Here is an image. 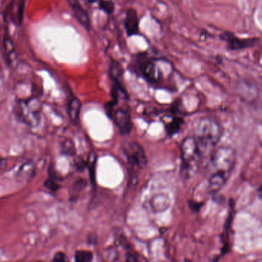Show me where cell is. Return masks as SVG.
<instances>
[{
	"label": "cell",
	"instance_id": "obj_1",
	"mask_svg": "<svg viewBox=\"0 0 262 262\" xmlns=\"http://www.w3.org/2000/svg\"><path fill=\"white\" fill-rule=\"evenodd\" d=\"M237 163L233 148L221 146L212 152L207 165V186L210 193L221 190L230 178Z\"/></svg>",
	"mask_w": 262,
	"mask_h": 262
},
{
	"label": "cell",
	"instance_id": "obj_2",
	"mask_svg": "<svg viewBox=\"0 0 262 262\" xmlns=\"http://www.w3.org/2000/svg\"><path fill=\"white\" fill-rule=\"evenodd\" d=\"M223 134V127L215 118L205 117L197 121L194 127L193 137L203 157L212 154L221 140Z\"/></svg>",
	"mask_w": 262,
	"mask_h": 262
},
{
	"label": "cell",
	"instance_id": "obj_3",
	"mask_svg": "<svg viewBox=\"0 0 262 262\" xmlns=\"http://www.w3.org/2000/svg\"><path fill=\"white\" fill-rule=\"evenodd\" d=\"M182 175L185 178L193 177L199 169L203 156L194 137H187L181 144Z\"/></svg>",
	"mask_w": 262,
	"mask_h": 262
},
{
	"label": "cell",
	"instance_id": "obj_4",
	"mask_svg": "<svg viewBox=\"0 0 262 262\" xmlns=\"http://www.w3.org/2000/svg\"><path fill=\"white\" fill-rule=\"evenodd\" d=\"M41 104L36 98L18 100L14 107L17 120L29 127L38 126L41 121Z\"/></svg>",
	"mask_w": 262,
	"mask_h": 262
},
{
	"label": "cell",
	"instance_id": "obj_5",
	"mask_svg": "<svg viewBox=\"0 0 262 262\" xmlns=\"http://www.w3.org/2000/svg\"><path fill=\"white\" fill-rule=\"evenodd\" d=\"M122 157L126 163L130 175L135 176L137 172L146 167L147 158L144 149L136 142H128L123 145L121 149Z\"/></svg>",
	"mask_w": 262,
	"mask_h": 262
},
{
	"label": "cell",
	"instance_id": "obj_6",
	"mask_svg": "<svg viewBox=\"0 0 262 262\" xmlns=\"http://www.w3.org/2000/svg\"><path fill=\"white\" fill-rule=\"evenodd\" d=\"M163 64L158 59H143L139 68L143 76L146 81L155 85L164 84L166 78L170 77V70L163 71Z\"/></svg>",
	"mask_w": 262,
	"mask_h": 262
},
{
	"label": "cell",
	"instance_id": "obj_7",
	"mask_svg": "<svg viewBox=\"0 0 262 262\" xmlns=\"http://www.w3.org/2000/svg\"><path fill=\"white\" fill-rule=\"evenodd\" d=\"M107 112L109 116L113 119L116 127L122 134H128L132 128V120L129 110L125 107L115 108L109 104Z\"/></svg>",
	"mask_w": 262,
	"mask_h": 262
},
{
	"label": "cell",
	"instance_id": "obj_8",
	"mask_svg": "<svg viewBox=\"0 0 262 262\" xmlns=\"http://www.w3.org/2000/svg\"><path fill=\"white\" fill-rule=\"evenodd\" d=\"M221 40L227 43V48L229 50L238 51L252 47L256 44L258 41V38H240L235 36L233 33L230 32H223L221 35Z\"/></svg>",
	"mask_w": 262,
	"mask_h": 262
},
{
	"label": "cell",
	"instance_id": "obj_9",
	"mask_svg": "<svg viewBox=\"0 0 262 262\" xmlns=\"http://www.w3.org/2000/svg\"><path fill=\"white\" fill-rule=\"evenodd\" d=\"M124 26L129 37L139 35V18L138 12L133 8H131L126 12Z\"/></svg>",
	"mask_w": 262,
	"mask_h": 262
},
{
	"label": "cell",
	"instance_id": "obj_10",
	"mask_svg": "<svg viewBox=\"0 0 262 262\" xmlns=\"http://www.w3.org/2000/svg\"><path fill=\"white\" fill-rule=\"evenodd\" d=\"M72 12L75 18L78 20V23L86 29L89 31L91 29V21L87 12L83 9V6L80 5L77 0H72L69 2Z\"/></svg>",
	"mask_w": 262,
	"mask_h": 262
},
{
	"label": "cell",
	"instance_id": "obj_11",
	"mask_svg": "<svg viewBox=\"0 0 262 262\" xmlns=\"http://www.w3.org/2000/svg\"><path fill=\"white\" fill-rule=\"evenodd\" d=\"M68 112L72 122L78 124L79 121L80 112H81V102L76 97H72L69 100Z\"/></svg>",
	"mask_w": 262,
	"mask_h": 262
},
{
	"label": "cell",
	"instance_id": "obj_12",
	"mask_svg": "<svg viewBox=\"0 0 262 262\" xmlns=\"http://www.w3.org/2000/svg\"><path fill=\"white\" fill-rule=\"evenodd\" d=\"M123 67L119 62L116 61H112L109 66V76L112 81H119L123 75Z\"/></svg>",
	"mask_w": 262,
	"mask_h": 262
},
{
	"label": "cell",
	"instance_id": "obj_13",
	"mask_svg": "<svg viewBox=\"0 0 262 262\" xmlns=\"http://www.w3.org/2000/svg\"><path fill=\"white\" fill-rule=\"evenodd\" d=\"M166 124L167 132L169 133V135H173L181 128L183 121L181 118H172V121H169Z\"/></svg>",
	"mask_w": 262,
	"mask_h": 262
},
{
	"label": "cell",
	"instance_id": "obj_14",
	"mask_svg": "<svg viewBox=\"0 0 262 262\" xmlns=\"http://www.w3.org/2000/svg\"><path fill=\"white\" fill-rule=\"evenodd\" d=\"M167 199L165 198L164 196L160 197L157 196L156 198L153 199L151 200V206L155 209V212H158L160 210H164L165 209L169 206V202L165 201Z\"/></svg>",
	"mask_w": 262,
	"mask_h": 262
},
{
	"label": "cell",
	"instance_id": "obj_15",
	"mask_svg": "<svg viewBox=\"0 0 262 262\" xmlns=\"http://www.w3.org/2000/svg\"><path fill=\"white\" fill-rule=\"evenodd\" d=\"M93 254L90 251L78 250L75 254V262H92Z\"/></svg>",
	"mask_w": 262,
	"mask_h": 262
},
{
	"label": "cell",
	"instance_id": "obj_16",
	"mask_svg": "<svg viewBox=\"0 0 262 262\" xmlns=\"http://www.w3.org/2000/svg\"><path fill=\"white\" fill-rule=\"evenodd\" d=\"M99 9L107 14L112 15L115 11V4L111 0H99Z\"/></svg>",
	"mask_w": 262,
	"mask_h": 262
},
{
	"label": "cell",
	"instance_id": "obj_17",
	"mask_svg": "<svg viewBox=\"0 0 262 262\" xmlns=\"http://www.w3.org/2000/svg\"><path fill=\"white\" fill-rule=\"evenodd\" d=\"M52 262H69V261H68L65 254L62 253V252H58V253L55 254Z\"/></svg>",
	"mask_w": 262,
	"mask_h": 262
},
{
	"label": "cell",
	"instance_id": "obj_18",
	"mask_svg": "<svg viewBox=\"0 0 262 262\" xmlns=\"http://www.w3.org/2000/svg\"><path fill=\"white\" fill-rule=\"evenodd\" d=\"M125 262H140L138 261V258L135 257V255H131V254H129L127 255L126 258V261Z\"/></svg>",
	"mask_w": 262,
	"mask_h": 262
},
{
	"label": "cell",
	"instance_id": "obj_19",
	"mask_svg": "<svg viewBox=\"0 0 262 262\" xmlns=\"http://www.w3.org/2000/svg\"><path fill=\"white\" fill-rule=\"evenodd\" d=\"M23 10H24V3H23V2L21 5H20V9L19 11H18V19H19L20 21H21L22 18H23Z\"/></svg>",
	"mask_w": 262,
	"mask_h": 262
},
{
	"label": "cell",
	"instance_id": "obj_20",
	"mask_svg": "<svg viewBox=\"0 0 262 262\" xmlns=\"http://www.w3.org/2000/svg\"><path fill=\"white\" fill-rule=\"evenodd\" d=\"M89 3H95L96 2L99 1V0H86Z\"/></svg>",
	"mask_w": 262,
	"mask_h": 262
},
{
	"label": "cell",
	"instance_id": "obj_21",
	"mask_svg": "<svg viewBox=\"0 0 262 262\" xmlns=\"http://www.w3.org/2000/svg\"><path fill=\"white\" fill-rule=\"evenodd\" d=\"M184 262H191L190 261H189V260H185V261Z\"/></svg>",
	"mask_w": 262,
	"mask_h": 262
}]
</instances>
